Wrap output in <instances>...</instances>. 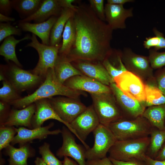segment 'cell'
<instances>
[{
  "label": "cell",
  "mask_w": 165,
  "mask_h": 165,
  "mask_svg": "<svg viewBox=\"0 0 165 165\" xmlns=\"http://www.w3.org/2000/svg\"><path fill=\"white\" fill-rule=\"evenodd\" d=\"M73 17L75 41L64 57L70 62L76 60L102 62L109 58L113 53L111 45L113 30L87 5L78 6Z\"/></svg>",
  "instance_id": "cell-1"
},
{
  "label": "cell",
  "mask_w": 165,
  "mask_h": 165,
  "mask_svg": "<svg viewBox=\"0 0 165 165\" xmlns=\"http://www.w3.org/2000/svg\"><path fill=\"white\" fill-rule=\"evenodd\" d=\"M82 95L86 96V94L82 91L72 89L60 83L55 76L54 69H50L47 72L43 82L35 91L10 104L15 108L21 109L42 99L57 96L79 99Z\"/></svg>",
  "instance_id": "cell-2"
},
{
  "label": "cell",
  "mask_w": 165,
  "mask_h": 165,
  "mask_svg": "<svg viewBox=\"0 0 165 165\" xmlns=\"http://www.w3.org/2000/svg\"><path fill=\"white\" fill-rule=\"evenodd\" d=\"M117 141L135 139L149 136L153 128L142 116L134 119L123 118L107 127Z\"/></svg>",
  "instance_id": "cell-3"
},
{
  "label": "cell",
  "mask_w": 165,
  "mask_h": 165,
  "mask_svg": "<svg viewBox=\"0 0 165 165\" xmlns=\"http://www.w3.org/2000/svg\"><path fill=\"white\" fill-rule=\"evenodd\" d=\"M150 140L149 136L133 140H117L109 149L108 157L123 161L133 159L144 161Z\"/></svg>",
  "instance_id": "cell-4"
},
{
  "label": "cell",
  "mask_w": 165,
  "mask_h": 165,
  "mask_svg": "<svg viewBox=\"0 0 165 165\" xmlns=\"http://www.w3.org/2000/svg\"><path fill=\"white\" fill-rule=\"evenodd\" d=\"M90 94L92 105L101 124L108 127L112 123L125 118L112 92Z\"/></svg>",
  "instance_id": "cell-5"
},
{
  "label": "cell",
  "mask_w": 165,
  "mask_h": 165,
  "mask_svg": "<svg viewBox=\"0 0 165 165\" xmlns=\"http://www.w3.org/2000/svg\"><path fill=\"white\" fill-rule=\"evenodd\" d=\"M119 53L127 71L138 76L145 83L156 84L148 56L136 53L129 47L124 48Z\"/></svg>",
  "instance_id": "cell-6"
},
{
  "label": "cell",
  "mask_w": 165,
  "mask_h": 165,
  "mask_svg": "<svg viewBox=\"0 0 165 165\" xmlns=\"http://www.w3.org/2000/svg\"><path fill=\"white\" fill-rule=\"evenodd\" d=\"M31 39V41L25 47L34 48L39 56L36 65L31 71L33 74L45 79L48 70L54 69L61 43L53 46L44 45L40 43L38 41L36 36L33 34H32Z\"/></svg>",
  "instance_id": "cell-7"
},
{
  "label": "cell",
  "mask_w": 165,
  "mask_h": 165,
  "mask_svg": "<svg viewBox=\"0 0 165 165\" xmlns=\"http://www.w3.org/2000/svg\"><path fill=\"white\" fill-rule=\"evenodd\" d=\"M94 138L93 147L86 149L87 160L101 159L106 155L117 141L113 134L107 126L100 123L93 132Z\"/></svg>",
  "instance_id": "cell-8"
},
{
  "label": "cell",
  "mask_w": 165,
  "mask_h": 165,
  "mask_svg": "<svg viewBox=\"0 0 165 165\" xmlns=\"http://www.w3.org/2000/svg\"><path fill=\"white\" fill-rule=\"evenodd\" d=\"M8 80L19 92H22L41 84L45 79L33 74L31 71L23 69L15 64L3 65Z\"/></svg>",
  "instance_id": "cell-9"
},
{
  "label": "cell",
  "mask_w": 165,
  "mask_h": 165,
  "mask_svg": "<svg viewBox=\"0 0 165 165\" xmlns=\"http://www.w3.org/2000/svg\"><path fill=\"white\" fill-rule=\"evenodd\" d=\"M48 99L58 115L70 124L87 108L79 99L58 96Z\"/></svg>",
  "instance_id": "cell-10"
},
{
  "label": "cell",
  "mask_w": 165,
  "mask_h": 165,
  "mask_svg": "<svg viewBox=\"0 0 165 165\" xmlns=\"http://www.w3.org/2000/svg\"><path fill=\"white\" fill-rule=\"evenodd\" d=\"M113 80L117 87L126 95L145 103V83L138 76L126 71L114 78Z\"/></svg>",
  "instance_id": "cell-11"
},
{
  "label": "cell",
  "mask_w": 165,
  "mask_h": 165,
  "mask_svg": "<svg viewBox=\"0 0 165 165\" xmlns=\"http://www.w3.org/2000/svg\"><path fill=\"white\" fill-rule=\"evenodd\" d=\"M100 123L99 119L91 105L87 107L70 124L80 138L85 149H87L90 147L85 141L89 134Z\"/></svg>",
  "instance_id": "cell-12"
},
{
  "label": "cell",
  "mask_w": 165,
  "mask_h": 165,
  "mask_svg": "<svg viewBox=\"0 0 165 165\" xmlns=\"http://www.w3.org/2000/svg\"><path fill=\"white\" fill-rule=\"evenodd\" d=\"M61 130L63 143L57 152V156L59 158L69 157L74 160L79 165H87L85 157L86 149L76 143L72 132L67 127L63 126Z\"/></svg>",
  "instance_id": "cell-13"
},
{
  "label": "cell",
  "mask_w": 165,
  "mask_h": 165,
  "mask_svg": "<svg viewBox=\"0 0 165 165\" xmlns=\"http://www.w3.org/2000/svg\"><path fill=\"white\" fill-rule=\"evenodd\" d=\"M109 86L125 118L134 119L142 116L146 108L145 103L126 95L114 82L110 84Z\"/></svg>",
  "instance_id": "cell-14"
},
{
  "label": "cell",
  "mask_w": 165,
  "mask_h": 165,
  "mask_svg": "<svg viewBox=\"0 0 165 165\" xmlns=\"http://www.w3.org/2000/svg\"><path fill=\"white\" fill-rule=\"evenodd\" d=\"M34 103L35 104L36 110L31 120L32 129L42 127L43 123L47 120L55 119L64 124L82 142L71 125L62 120L55 112L48 99L39 100Z\"/></svg>",
  "instance_id": "cell-15"
},
{
  "label": "cell",
  "mask_w": 165,
  "mask_h": 165,
  "mask_svg": "<svg viewBox=\"0 0 165 165\" xmlns=\"http://www.w3.org/2000/svg\"><path fill=\"white\" fill-rule=\"evenodd\" d=\"M54 124L52 122L46 126L31 129L20 127L17 128V134L10 144L13 146L18 144L20 146L30 143L35 139L42 140L46 138L49 135H56L61 133V130L59 129L50 130Z\"/></svg>",
  "instance_id": "cell-16"
},
{
  "label": "cell",
  "mask_w": 165,
  "mask_h": 165,
  "mask_svg": "<svg viewBox=\"0 0 165 165\" xmlns=\"http://www.w3.org/2000/svg\"><path fill=\"white\" fill-rule=\"evenodd\" d=\"M71 63L83 75L93 78L105 85L109 86L110 84L114 82L101 62L76 60Z\"/></svg>",
  "instance_id": "cell-17"
},
{
  "label": "cell",
  "mask_w": 165,
  "mask_h": 165,
  "mask_svg": "<svg viewBox=\"0 0 165 165\" xmlns=\"http://www.w3.org/2000/svg\"><path fill=\"white\" fill-rule=\"evenodd\" d=\"M63 84L72 89L86 92L90 94L112 92L109 86L84 75H77L71 77Z\"/></svg>",
  "instance_id": "cell-18"
},
{
  "label": "cell",
  "mask_w": 165,
  "mask_h": 165,
  "mask_svg": "<svg viewBox=\"0 0 165 165\" xmlns=\"http://www.w3.org/2000/svg\"><path fill=\"white\" fill-rule=\"evenodd\" d=\"M105 21L113 30L126 28V20L133 16V9H126L123 6L106 3L105 5Z\"/></svg>",
  "instance_id": "cell-19"
},
{
  "label": "cell",
  "mask_w": 165,
  "mask_h": 165,
  "mask_svg": "<svg viewBox=\"0 0 165 165\" xmlns=\"http://www.w3.org/2000/svg\"><path fill=\"white\" fill-rule=\"evenodd\" d=\"M63 9L58 0H43L41 6L35 13L18 22H30L33 21L35 23L42 22L52 16L58 17Z\"/></svg>",
  "instance_id": "cell-20"
},
{
  "label": "cell",
  "mask_w": 165,
  "mask_h": 165,
  "mask_svg": "<svg viewBox=\"0 0 165 165\" xmlns=\"http://www.w3.org/2000/svg\"><path fill=\"white\" fill-rule=\"evenodd\" d=\"M57 18L52 16L47 20L40 23L18 22L17 26L24 31L31 32L38 36L42 44L49 46L51 30Z\"/></svg>",
  "instance_id": "cell-21"
},
{
  "label": "cell",
  "mask_w": 165,
  "mask_h": 165,
  "mask_svg": "<svg viewBox=\"0 0 165 165\" xmlns=\"http://www.w3.org/2000/svg\"><path fill=\"white\" fill-rule=\"evenodd\" d=\"M35 110V103L20 109H12L6 122L0 126H20L32 129L31 120Z\"/></svg>",
  "instance_id": "cell-22"
},
{
  "label": "cell",
  "mask_w": 165,
  "mask_h": 165,
  "mask_svg": "<svg viewBox=\"0 0 165 165\" xmlns=\"http://www.w3.org/2000/svg\"><path fill=\"white\" fill-rule=\"evenodd\" d=\"M4 153L9 157L8 165H28L27 160L34 157L35 151L29 143L16 148L10 144L4 148Z\"/></svg>",
  "instance_id": "cell-23"
},
{
  "label": "cell",
  "mask_w": 165,
  "mask_h": 165,
  "mask_svg": "<svg viewBox=\"0 0 165 165\" xmlns=\"http://www.w3.org/2000/svg\"><path fill=\"white\" fill-rule=\"evenodd\" d=\"M75 12V11L71 9H63L51 30L50 46H55L61 43L65 25L68 20L73 16Z\"/></svg>",
  "instance_id": "cell-24"
},
{
  "label": "cell",
  "mask_w": 165,
  "mask_h": 165,
  "mask_svg": "<svg viewBox=\"0 0 165 165\" xmlns=\"http://www.w3.org/2000/svg\"><path fill=\"white\" fill-rule=\"evenodd\" d=\"M54 71L57 80L62 84L73 76L83 75L64 57L59 55L54 66Z\"/></svg>",
  "instance_id": "cell-25"
},
{
  "label": "cell",
  "mask_w": 165,
  "mask_h": 165,
  "mask_svg": "<svg viewBox=\"0 0 165 165\" xmlns=\"http://www.w3.org/2000/svg\"><path fill=\"white\" fill-rule=\"evenodd\" d=\"M31 36L29 34L25 35L23 38L17 39L13 35L5 38L0 46V55L3 57L5 60L9 61H12L16 65L21 68V64L17 58L15 48L16 45L20 42L31 39Z\"/></svg>",
  "instance_id": "cell-26"
},
{
  "label": "cell",
  "mask_w": 165,
  "mask_h": 165,
  "mask_svg": "<svg viewBox=\"0 0 165 165\" xmlns=\"http://www.w3.org/2000/svg\"><path fill=\"white\" fill-rule=\"evenodd\" d=\"M142 116L153 127L164 130L165 104L146 108Z\"/></svg>",
  "instance_id": "cell-27"
},
{
  "label": "cell",
  "mask_w": 165,
  "mask_h": 165,
  "mask_svg": "<svg viewBox=\"0 0 165 165\" xmlns=\"http://www.w3.org/2000/svg\"><path fill=\"white\" fill-rule=\"evenodd\" d=\"M75 31L73 16L67 22L62 34V42L59 50L58 55L65 57L69 53L75 40Z\"/></svg>",
  "instance_id": "cell-28"
},
{
  "label": "cell",
  "mask_w": 165,
  "mask_h": 165,
  "mask_svg": "<svg viewBox=\"0 0 165 165\" xmlns=\"http://www.w3.org/2000/svg\"><path fill=\"white\" fill-rule=\"evenodd\" d=\"M42 0H13L12 7L18 13L21 20L35 13L41 6Z\"/></svg>",
  "instance_id": "cell-29"
},
{
  "label": "cell",
  "mask_w": 165,
  "mask_h": 165,
  "mask_svg": "<svg viewBox=\"0 0 165 165\" xmlns=\"http://www.w3.org/2000/svg\"><path fill=\"white\" fill-rule=\"evenodd\" d=\"M150 140L146 155L154 159L165 143V129L153 127L149 136Z\"/></svg>",
  "instance_id": "cell-30"
},
{
  "label": "cell",
  "mask_w": 165,
  "mask_h": 165,
  "mask_svg": "<svg viewBox=\"0 0 165 165\" xmlns=\"http://www.w3.org/2000/svg\"><path fill=\"white\" fill-rule=\"evenodd\" d=\"M146 108L165 104V96L157 86L152 83H145Z\"/></svg>",
  "instance_id": "cell-31"
},
{
  "label": "cell",
  "mask_w": 165,
  "mask_h": 165,
  "mask_svg": "<svg viewBox=\"0 0 165 165\" xmlns=\"http://www.w3.org/2000/svg\"><path fill=\"white\" fill-rule=\"evenodd\" d=\"M0 89V101L10 104L22 97L19 92L7 79L3 81Z\"/></svg>",
  "instance_id": "cell-32"
},
{
  "label": "cell",
  "mask_w": 165,
  "mask_h": 165,
  "mask_svg": "<svg viewBox=\"0 0 165 165\" xmlns=\"http://www.w3.org/2000/svg\"><path fill=\"white\" fill-rule=\"evenodd\" d=\"M17 129L14 126H0V151L10 144L17 134Z\"/></svg>",
  "instance_id": "cell-33"
},
{
  "label": "cell",
  "mask_w": 165,
  "mask_h": 165,
  "mask_svg": "<svg viewBox=\"0 0 165 165\" xmlns=\"http://www.w3.org/2000/svg\"><path fill=\"white\" fill-rule=\"evenodd\" d=\"M39 152L47 165H63L62 161L59 160L52 152L49 143L45 142L40 146L39 147Z\"/></svg>",
  "instance_id": "cell-34"
},
{
  "label": "cell",
  "mask_w": 165,
  "mask_h": 165,
  "mask_svg": "<svg viewBox=\"0 0 165 165\" xmlns=\"http://www.w3.org/2000/svg\"><path fill=\"white\" fill-rule=\"evenodd\" d=\"M152 69H158L165 67V51L159 52L153 49L149 50L148 56Z\"/></svg>",
  "instance_id": "cell-35"
},
{
  "label": "cell",
  "mask_w": 165,
  "mask_h": 165,
  "mask_svg": "<svg viewBox=\"0 0 165 165\" xmlns=\"http://www.w3.org/2000/svg\"><path fill=\"white\" fill-rule=\"evenodd\" d=\"M22 30L19 28L12 25L10 23H0V42L7 37L13 35L20 36Z\"/></svg>",
  "instance_id": "cell-36"
},
{
  "label": "cell",
  "mask_w": 165,
  "mask_h": 165,
  "mask_svg": "<svg viewBox=\"0 0 165 165\" xmlns=\"http://www.w3.org/2000/svg\"><path fill=\"white\" fill-rule=\"evenodd\" d=\"M102 63L109 75L113 79L123 72L127 71L124 65L119 67L116 66L108 58L106 59Z\"/></svg>",
  "instance_id": "cell-37"
},
{
  "label": "cell",
  "mask_w": 165,
  "mask_h": 165,
  "mask_svg": "<svg viewBox=\"0 0 165 165\" xmlns=\"http://www.w3.org/2000/svg\"><path fill=\"white\" fill-rule=\"evenodd\" d=\"M90 6L93 11L101 20L105 21V6L104 0H89Z\"/></svg>",
  "instance_id": "cell-38"
},
{
  "label": "cell",
  "mask_w": 165,
  "mask_h": 165,
  "mask_svg": "<svg viewBox=\"0 0 165 165\" xmlns=\"http://www.w3.org/2000/svg\"><path fill=\"white\" fill-rule=\"evenodd\" d=\"M154 77L156 86L165 96V67L157 69Z\"/></svg>",
  "instance_id": "cell-39"
},
{
  "label": "cell",
  "mask_w": 165,
  "mask_h": 165,
  "mask_svg": "<svg viewBox=\"0 0 165 165\" xmlns=\"http://www.w3.org/2000/svg\"><path fill=\"white\" fill-rule=\"evenodd\" d=\"M9 104L0 101V125L3 124L7 120L11 109Z\"/></svg>",
  "instance_id": "cell-40"
},
{
  "label": "cell",
  "mask_w": 165,
  "mask_h": 165,
  "mask_svg": "<svg viewBox=\"0 0 165 165\" xmlns=\"http://www.w3.org/2000/svg\"><path fill=\"white\" fill-rule=\"evenodd\" d=\"M13 9L11 0H0V12L4 15L9 16Z\"/></svg>",
  "instance_id": "cell-41"
},
{
  "label": "cell",
  "mask_w": 165,
  "mask_h": 165,
  "mask_svg": "<svg viewBox=\"0 0 165 165\" xmlns=\"http://www.w3.org/2000/svg\"><path fill=\"white\" fill-rule=\"evenodd\" d=\"M159 43V39L157 36L146 37L143 42V45L145 48L150 50L152 48H155Z\"/></svg>",
  "instance_id": "cell-42"
},
{
  "label": "cell",
  "mask_w": 165,
  "mask_h": 165,
  "mask_svg": "<svg viewBox=\"0 0 165 165\" xmlns=\"http://www.w3.org/2000/svg\"><path fill=\"white\" fill-rule=\"evenodd\" d=\"M109 159L114 165H147L143 160L137 159H133L123 161Z\"/></svg>",
  "instance_id": "cell-43"
},
{
  "label": "cell",
  "mask_w": 165,
  "mask_h": 165,
  "mask_svg": "<svg viewBox=\"0 0 165 165\" xmlns=\"http://www.w3.org/2000/svg\"><path fill=\"white\" fill-rule=\"evenodd\" d=\"M153 33L159 39V43L157 46L155 50L158 51L160 49H165V37L163 34L159 31L156 28H154L152 29Z\"/></svg>",
  "instance_id": "cell-44"
},
{
  "label": "cell",
  "mask_w": 165,
  "mask_h": 165,
  "mask_svg": "<svg viewBox=\"0 0 165 165\" xmlns=\"http://www.w3.org/2000/svg\"><path fill=\"white\" fill-rule=\"evenodd\" d=\"M87 165H114L108 157H107L101 159L87 160Z\"/></svg>",
  "instance_id": "cell-45"
},
{
  "label": "cell",
  "mask_w": 165,
  "mask_h": 165,
  "mask_svg": "<svg viewBox=\"0 0 165 165\" xmlns=\"http://www.w3.org/2000/svg\"><path fill=\"white\" fill-rule=\"evenodd\" d=\"M74 0H58L61 6L63 8H68L72 9L75 11L78 6L72 4V3L75 2Z\"/></svg>",
  "instance_id": "cell-46"
},
{
  "label": "cell",
  "mask_w": 165,
  "mask_h": 165,
  "mask_svg": "<svg viewBox=\"0 0 165 165\" xmlns=\"http://www.w3.org/2000/svg\"><path fill=\"white\" fill-rule=\"evenodd\" d=\"M144 161L147 165H165V161L157 160L152 158L146 155Z\"/></svg>",
  "instance_id": "cell-47"
},
{
  "label": "cell",
  "mask_w": 165,
  "mask_h": 165,
  "mask_svg": "<svg viewBox=\"0 0 165 165\" xmlns=\"http://www.w3.org/2000/svg\"><path fill=\"white\" fill-rule=\"evenodd\" d=\"M134 1V0H107V3L123 6L126 3L133 2Z\"/></svg>",
  "instance_id": "cell-48"
},
{
  "label": "cell",
  "mask_w": 165,
  "mask_h": 165,
  "mask_svg": "<svg viewBox=\"0 0 165 165\" xmlns=\"http://www.w3.org/2000/svg\"><path fill=\"white\" fill-rule=\"evenodd\" d=\"M154 159L158 160L165 161V143Z\"/></svg>",
  "instance_id": "cell-49"
},
{
  "label": "cell",
  "mask_w": 165,
  "mask_h": 165,
  "mask_svg": "<svg viewBox=\"0 0 165 165\" xmlns=\"http://www.w3.org/2000/svg\"><path fill=\"white\" fill-rule=\"evenodd\" d=\"M15 20V18L6 16L0 13V21L1 23H2V22L10 23V22H13Z\"/></svg>",
  "instance_id": "cell-50"
},
{
  "label": "cell",
  "mask_w": 165,
  "mask_h": 165,
  "mask_svg": "<svg viewBox=\"0 0 165 165\" xmlns=\"http://www.w3.org/2000/svg\"><path fill=\"white\" fill-rule=\"evenodd\" d=\"M62 161L63 165H79L76 161L69 158L68 157L65 156Z\"/></svg>",
  "instance_id": "cell-51"
},
{
  "label": "cell",
  "mask_w": 165,
  "mask_h": 165,
  "mask_svg": "<svg viewBox=\"0 0 165 165\" xmlns=\"http://www.w3.org/2000/svg\"><path fill=\"white\" fill-rule=\"evenodd\" d=\"M35 165H47L42 158L37 157L35 160Z\"/></svg>",
  "instance_id": "cell-52"
},
{
  "label": "cell",
  "mask_w": 165,
  "mask_h": 165,
  "mask_svg": "<svg viewBox=\"0 0 165 165\" xmlns=\"http://www.w3.org/2000/svg\"><path fill=\"white\" fill-rule=\"evenodd\" d=\"M0 165H4V162L5 161L4 159L2 157V154L1 153V152H0Z\"/></svg>",
  "instance_id": "cell-53"
},
{
  "label": "cell",
  "mask_w": 165,
  "mask_h": 165,
  "mask_svg": "<svg viewBox=\"0 0 165 165\" xmlns=\"http://www.w3.org/2000/svg\"><path fill=\"white\" fill-rule=\"evenodd\" d=\"M164 129H165V124H164Z\"/></svg>",
  "instance_id": "cell-54"
}]
</instances>
